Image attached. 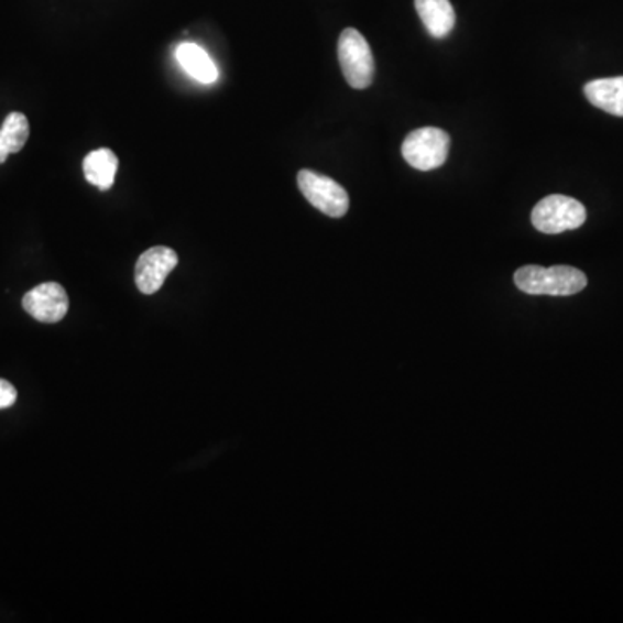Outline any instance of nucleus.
<instances>
[{
	"mask_svg": "<svg viewBox=\"0 0 623 623\" xmlns=\"http://www.w3.org/2000/svg\"><path fill=\"white\" fill-rule=\"evenodd\" d=\"M514 284L526 295L571 296L586 289L587 275L570 265H525L514 272Z\"/></svg>",
	"mask_w": 623,
	"mask_h": 623,
	"instance_id": "f257e3e1",
	"label": "nucleus"
},
{
	"mask_svg": "<svg viewBox=\"0 0 623 623\" xmlns=\"http://www.w3.org/2000/svg\"><path fill=\"white\" fill-rule=\"evenodd\" d=\"M586 207L570 196L550 195L540 199L532 210V223L544 234H561L583 226Z\"/></svg>",
	"mask_w": 623,
	"mask_h": 623,
	"instance_id": "f03ea898",
	"label": "nucleus"
},
{
	"mask_svg": "<svg viewBox=\"0 0 623 623\" xmlns=\"http://www.w3.org/2000/svg\"><path fill=\"white\" fill-rule=\"evenodd\" d=\"M450 138L446 130L423 127L411 132L402 142V156L413 168L422 172L435 171L447 162Z\"/></svg>",
	"mask_w": 623,
	"mask_h": 623,
	"instance_id": "7ed1b4c3",
	"label": "nucleus"
},
{
	"mask_svg": "<svg viewBox=\"0 0 623 623\" xmlns=\"http://www.w3.org/2000/svg\"><path fill=\"white\" fill-rule=\"evenodd\" d=\"M338 59L345 80L353 89H368L373 84L374 57L359 30L345 29L338 41Z\"/></svg>",
	"mask_w": 623,
	"mask_h": 623,
	"instance_id": "20e7f679",
	"label": "nucleus"
},
{
	"mask_svg": "<svg viewBox=\"0 0 623 623\" xmlns=\"http://www.w3.org/2000/svg\"><path fill=\"white\" fill-rule=\"evenodd\" d=\"M298 187L312 207L332 219H340L349 211V193L331 177L314 171H299Z\"/></svg>",
	"mask_w": 623,
	"mask_h": 623,
	"instance_id": "39448f33",
	"label": "nucleus"
},
{
	"mask_svg": "<svg viewBox=\"0 0 623 623\" xmlns=\"http://www.w3.org/2000/svg\"><path fill=\"white\" fill-rule=\"evenodd\" d=\"M178 255L172 248L154 247L144 251L135 263V284L142 295H154L177 267Z\"/></svg>",
	"mask_w": 623,
	"mask_h": 623,
	"instance_id": "423d86ee",
	"label": "nucleus"
},
{
	"mask_svg": "<svg viewBox=\"0 0 623 623\" xmlns=\"http://www.w3.org/2000/svg\"><path fill=\"white\" fill-rule=\"evenodd\" d=\"M23 308L39 323L56 325L68 314V293L62 284H39L23 296Z\"/></svg>",
	"mask_w": 623,
	"mask_h": 623,
	"instance_id": "0eeeda50",
	"label": "nucleus"
},
{
	"mask_svg": "<svg viewBox=\"0 0 623 623\" xmlns=\"http://www.w3.org/2000/svg\"><path fill=\"white\" fill-rule=\"evenodd\" d=\"M175 56H177V63L181 65V68L190 78L198 80L199 84L210 86V84L219 80V68L215 65L214 59L208 56L207 51L199 47V45L184 42V44L178 45Z\"/></svg>",
	"mask_w": 623,
	"mask_h": 623,
	"instance_id": "6e6552de",
	"label": "nucleus"
},
{
	"mask_svg": "<svg viewBox=\"0 0 623 623\" xmlns=\"http://www.w3.org/2000/svg\"><path fill=\"white\" fill-rule=\"evenodd\" d=\"M587 101L613 117H623V77L599 78L583 86Z\"/></svg>",
	"mask_w": 623,
	"mask_h": 623,
	"instance_id": "1a4fd4ad",
	"label": "nucleus"
},
{
	"mask_svg": "<svg viewBox=\"0 0 623 623\" xmlns=\"http://www.w3.org/2000/svg\"><path fill=\"white\" fill-rule=\"evenodd\" d=\"M414 4L431 37L446 39L452 32L456 13L450 0H414Z\"/></svg>",
	"mask_w": 623,
	"mask_h": 623,
	"instance_id": "9d476101",
	"label": "nucleus"
},
{
	"mask_svg": "<svg viewBox=\"0 0 623 623\" xmlns=\"http://www.w3.org/2000/svg\"><path fill=\"white\" fill-rule=\"evenodd\" d=\"M84 175L87 183L98 187L99 190H108L113 187L114 177L118 172V156L108 147L90 151L84 160Z\"/></svg>",
	"mask_w": 623,
	"mask_h": 623,
	"instance_id": "9b49d317",
	"label": "nucleus"
},
{
	"mask_svg": "<svg viewBox=\"0 0 623 623\" xmlns=\"http://www.w3.org/2000/svg\"><path fill=\"white\" fill-rule=\"evenodd\" d=\"M30 138L29 118L23 113H9L0 129V144L9 154L20 153Z\"/></svg>",
	"mask_w": 623,
	"mask_h": 623,
	"instance_id": "f8f14e48",
	"label": "nucleus"
},
{
	"mask_svg": "<svg viewBox=\"0 0 623 623\" xmlns=\"http://www.w3.org/2000/svg\"><path fill=\"white\" fill-rule=\"evenodd\" d=\"M18 392L9 381L0 380V411L9 409L17 404Z\"/></svg>",
	"mask_w": 623,
	"mask_h": 623,
	"instance_id": "ddd939ff",
	"label": "nucleus"
}]
</instances>
